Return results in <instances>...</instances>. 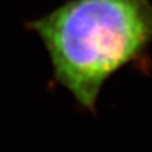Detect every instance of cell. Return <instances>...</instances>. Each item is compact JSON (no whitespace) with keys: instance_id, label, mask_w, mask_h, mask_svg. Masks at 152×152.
Here are the masks:
<instances>
[{"instance_id":"1","label":"cell","mask_w":152,"mask_h":152,"mask_svg":"<svg viewBox=\"0 0 152 152\" xmlns=\"http://www.w3.org/2000/svg\"><path fill=\"white\" fill-rule=\"evenodd\" d=\"M50 56L56 81L94 110L104 83L152 43V0H67L29 21Z\"/></svg>"}]
</instances>
